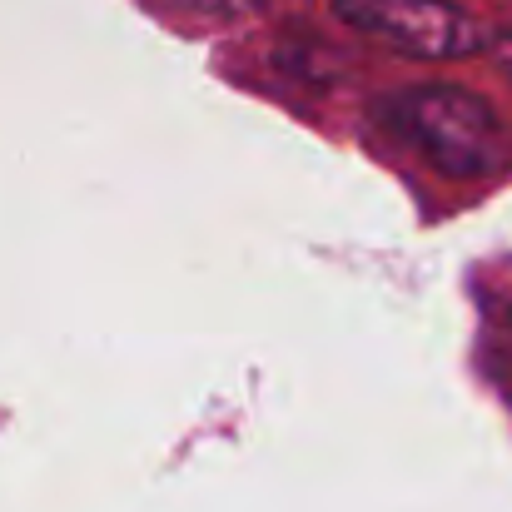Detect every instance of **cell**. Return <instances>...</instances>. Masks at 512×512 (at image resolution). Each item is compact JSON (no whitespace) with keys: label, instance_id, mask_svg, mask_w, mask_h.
I'll use <instances>...</instances> for the list:
<instances>
[{"label":"cell","instance_id":"4","mask_svg":"<svg viewBox=\"0 0 512 512\" xmlns=\"http://www.w3.org/2000/svg\"><path fill=\"white\" fill-rule=\"evenodd\" d=\"M493 55H498L503 75H512V35H498V40H493Z\"/></svg>","mask_w":512,"mask_h":512},{"label":"cell","instance_id":"2","mask_svg":"<svg viewBox=\"0 0 512 512\" xmlns=\"http://www.w3.org/2000/svg\"><path fill=\"white\" fill-rule=\"evenodd\" d=\"M343 25L413 60H468L488 30L453 0H334Z\"/></svg>","mask_w":512,"mask_h":512},{"label":"cell","instance_id":"3","mask_svg":"<svg viewBox=\"0 0 512 512\" xmlns=\"http://www.w3.org/2000/svg\"><path fill=\"white\" fill-rule=\"evenodd\" d=\"M174 10H189V15H214V20H229V15H244L254 10L259 0H170Z\"/></svg>","mask_w":512,"mask_h":512},{"label":"cell","instance_id":"1","mask_svg":"<svg viewBox=\"0 0 512 512\" xmlns=\"http://www.w3.org/2000/svg\"><path fill=\"white\" fill-rule=\"evenodd\" d=\"M383 125L448 179H493L512 165L508 120L463 85H408L378 105Z\"/></svg>","mask_w":512,"mask_h":512}]
</instances>
